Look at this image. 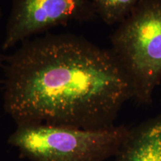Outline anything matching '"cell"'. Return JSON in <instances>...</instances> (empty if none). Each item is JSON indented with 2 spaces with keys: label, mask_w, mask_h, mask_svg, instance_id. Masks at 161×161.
<instances>
[{
  "label": "cell",
  "mask_w": 161,
  "mask_h": 161,
  "mask_svg": "<svg viewBox=\"0 0 161 161\" xmlns=\"http://www.w3.org/2000/svg\"><path fill=\"white\" fill-rule=\"evenodd\" d=\"M129 128L125 125L102 129L17 125L8 143L30 161H105L115 156Z\"/></svg>",
  "instance_id": "cell-2"
},
{
  "label": "cell",
  "mask_w": 161,
  "mask_h": 161,
  "mask_svg": "<svg viewBox=\"0 0 161 161\" xmlns=\"http://www.w3.org/2000/svg\"><path fill=\"white\" fill-rule=\"evenodd\" d=\"M3 108L16 125L102 129L134 99L129 77L110 49L72 34L23 42L5 58Z\"/></svg>",
  "instance_id": "cell-1"
},
{
  "label": "cell",
  "mask_w": 161,
  "mask_h": 161,
  "mask_svg": "<svg viewBox=\"0 0 161 161\" xmlns=\"http://www.w3.org/2000/svg\"><path fill=\"white\" fill-rule=\"evenodd\" d=\"M96 17L90 0H11L2 49H12L56 26Z\"/></svg>",
  "instance_id": "cell-4"
},
{
  "label": "cell",
  "mask_w": 161,
  "mask_h": 161,
  "mask_svg": "<svg viewBox=\"0 0 161 161\" xmlns=\"http://www.w3.org/2000/svg\"><path fill=\"white\" fill-rule=\"evenodd\" d=\"M2 17H3V11H2V8L0 6V20H1ZM2 63H3V56H2L1 52H0V66H1Z\"/></svg>",
  "instance_id": "cell-7"
},
{
  "label": "cell",
  "mask_w": 161,
  "mask_h": 161,
  "mask_svg": "<svg viewBox=\"0 0 161 161\" xmlns=\"http://www.w3.org/2000/svg\"><path fill=\"white\" fill-rule=\"evenodd\" d=\"M142 0H90L97 17L107 25L119 24Z\"/></svg>",
  "instance_id": "cell-6"
},
{
  "label": "cell",
  "mask_w": 161,
  "mask_h": 161,
  "mask_svg": "<svg viewBox=\"0 0 161 161\" xmlns=\"http://www.w3.org/2000/svg\"><path fill=\"white\" fill-rule=\"evenodd\" d=\"M110 41L131 81L134 100L149 105L161 82V0H142L119 24Z\"/></svg>",
  "instance_id": "cell-3"
},
{
  "label": "cell",
  "mask_w": 161,
  "mask_h": 161,
  "mask_svg": "<svg viewBox=\"0 0 161 161\" xmlns=\"http://www.w3.org/2000/svg\"><path fill=\"white\" fill-rule=\"evenodd\" d=\"M114 161H161V114L130 127Z\"/></svg>",
  "instance_id": "cell-5"
}]
</instances>
